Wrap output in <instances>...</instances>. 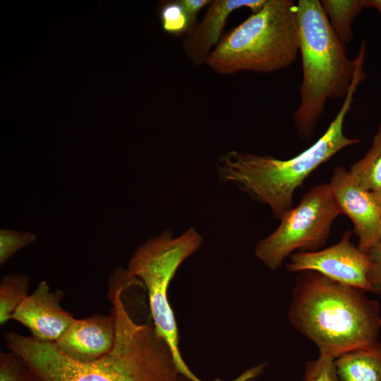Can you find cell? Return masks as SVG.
<instances>
[{
	"mask_svg": "<svg viewBox=\"0 0 381 381\" xmlns=\"http://www.w3.org/2000/svg\"><path fill=\"white\" fill-rule=\"evenodd\" d=\"M133 284L122 270L110 278L115 340L112 349L97 360L73 359L54 342L15 332L4 335L6 346L35 381H179L181 375L170 349L155 326L135 322L126 309L123 292Z\"/></svg>",
	"mask_w": 381,
	"mask_h": 381,
	"instance_id": "cell-1",
	"label": "cell"
},
{
	"mask_svg": "<svg viewBox=\"0 0 381 381\" xmlns=\"http://www.w3.org/2000/svg\"><path fill=\"white\" fill-rule=\"evenodd\" d=\"M365 292L314 271L301 272L296 277L288 318L316 345L320 356L335 359L377 341L380 308Z\"/></svg>",
	"mask_w": 381,
	"mask_h": 381,
	"instance_id": "cell-2",
	"label": "cell"
},
{
	"mask_svg": "<svg viewBox=\"0 0 381 381\" xmlns=\"http://www.w3.org/2000/svg\"><path fill=\"white\" fill-rule=\"evenodd\" d=\"M364 79L362 73H355L339 112L324 134L308 149L288 159L231 151L222 157L220 178L235 182L253 198L267 205L280 220L293 207L296 188L314 170L341 150L359 142L358 138L346 137L343 128L355 93Z\"/></svg>",
	"mask_w": 381,
	"mask_h": 381,
	"instance_id": "cell-3",
	"label": "cell"
},
{
	"mask_svg": "<svg viewBox=\"0 0 381 381\" xmlns=\"http://www.w3.org/2000/svg\"><path fill=\"white\" fill-rule=\"evenodd\" d=\"M296 13L302 81L301 99L293 119L298 134L308 140L323 114L326 102L346 96L356 60L348 58L345 46L332 29L320 1L299 0Z\"/></svg>",
	"mask_w": 381,
	"mask_h": 381,
	"instance_id": "cell-4",
	"label": "cell"
},
{
	"mask_svg": "<svg viewBox=\"0 0 381 381\" xmlns=\"http://www.w3.org/2000/svg\"><path fill=\"white\" fill-rule=\"evenodd\" d=\"M299 52L296 4L266 0L256 13L227 33L205 64L219 74L271 73L291 66Z\"/></svg>",
	"mask_w": 381,
	"mask_h": 381,
	"instance_id": "cell-5",
	"label": "cell"
},
{
	"mask_svg": "<svg viewBox=\"0 0 381 381\" xmlns=\"http://www.w3.org/2000/svg\"><path fill=\"white\" fill-rule=\"evenodd\" d=\"M202 238L193 228L173 238L169 230L149 239L131 258L126 274L142 282L147 290L154 326L164 340L180 374L191 381H199L182 358L179 335L168 288L181 264L200 248Z\"/></svg>",
	"mask_w": 381,
	"mask_h": 381,
	"instance_id": "cell-6",
	"label": "cell"
},
{
	"mask_svg": "<svg viewBox=\"0 0 381 381\" xmlns=\"http://www.w3.org/2000/svg\"><path fill=\"white\" fill-rule=\"evenodd\" d=\"M340 214L329 183L314 186L297 206L284 214L276 230L258 243L255 257L274 270L296 250H318L325 244L332 223Z\"/></svg>",
	"mask_w": 381,
	"mask_h": 381,
	"instance_id": "cell-7",
	"label": "cell"
},
{
	"mask_svg": "<svg viewBox=\"0 0 381 381\" xmlns=\"http://www.w3.org/2000/svg\"><path fill=\"white\" fill-rule=\"evenodd\" d=\"M351 233L346 231L338 243L325 249L291 255L287 270L292 272L314 271L341 284L372 291L369 257L352 244Z\"/></svg>",
	"mask_w": 381,
	"mask_h": 381,
	"instance_id": "cell-8",
	"label": "cell"
},
{
	"mask_svg": "<svg viewBox=\"0 0 381 381\" xmlns=\"http://www.w3.org/2000/svg\"><path fill=\"white\" fill-rule=\"evenodd\" d=\"M329 185L341 214L353 222L358 248L367 254L377 242L381 231V210L372 193L358 186L341 166L333 170Z\"/></svg>",
	"mask_w": 381,
	"mask_h": 381,
	"instance_id": "cell-9",
	"label": "cell"
},
{
	"mask_svg": "<svg viewBox=\"0 0 381 381\" xmlns=\"http://www.w3.org/2000/svg\"><path fill=\"white\" fill-rule=\"evenodd\" d=\"M64 295L59 290L52 291L47 282L42 281L17 308L12 319L25 326L35 339L54 343L75 320L61 306Z\"/></svg>",
	"mask_w": 381,
	"mask_h": 381,
	"instance_id": "cell-10",
	"label": "cell"
},
{
	"mask_svg": "<svg viewBox=\"0 0 381 381\" xmlns=\"http://www.w3.org/2000/svg\"><path fill=\"white\" fill-rule=\"evenodd\" d=\"M115 333L112 313L110 315H92L84 319H75L54 343L70 358L89 362L99 358L112 349Z\"/></svg>",
	"mask_w": 381,
	"mask_h": 381,
	"instance_id": "cell-11",
	"label": "cell"
},
{
	"mask_svg": "<svg viewBox=\"0 0 381 381\" xmlns=\"http://www.w3.org/2000/svg\"><path fill=\"white\" fill-rule=\"evenodd\" d=\"M266 0H214L209 4L202 21L188 33L183 41V51L195 65L205 63L218 44L221 33L231 13L249 8L253 13L258 11Z\"/></svg>",
	"mask_w": 381,
	"mask_h": 381,
	"instance_id": "cell-12",
	"label": "cell"
},
{
	"mask_svg": "<svg viewBox=\"0 0 381 381\" xmlns=\"http://www.w3.org/2000/svg\"><path fill=\"white\" fill-rule=\"evenodd\" d=\"M334 364L339 381H381V343L343 353Z\"/></svg>",
	"mask_w": 381,
	"mask_h": 381,
	"instance_id": "cell-13",
	"label": "cell"
},
{
	"mask_svg": "<svg viewBox=\"0 0 381 381\" xmlns=\"http://www.w3.org/2000/svg\"><path fill=\"white\" fill-rule=\"evenodd\" d=\"M349 173L363 189L370 193L381 190V124L373 138L371 147L351 166Z\"/></svg>",
	"mask_w": 381,
	"mask_h": 381,
	"instance_id": "cell-14",
	"label": "cell"
},
{
	"mask_svg": "<svg viewBox=\"0 0 381 381\" xmlns=\"http://www.w3.org/2000/svg\"><path fill=\"white\" fill-rule=\"evenodd\" d=\"M334 32L346 46L353 38L352 23L363 8V0L320 1Z\"/></svg>",
	"mask_w": 381,
	"mask_h": 381,
	"instance_id": "cell-15",
	"label": "cell"
},
{
	"mask_svg": "<svg viewBox=\"0 0 381 381\" xmlns=\"http://www.w3.org/2000/svg\"><path fill=\"white\" fill-rule=\"evenodd\" d=\"M29 278L18 273L5 276L0 284V324L12 319L17 308L27 297Z\"/></svg>",
	"mask_w": 381,
	"mask_h": 381,
	"instance_id": "cell-16",
	"label": "cell"
},
{
	"mask_svg": "<svg viewBox=\"0 0 381 381\" xmlns=\"http://www.w3.org/2000/svg\"><path fill=\"white\" fill-rule=\"evenodd\" d=\"M158 15L163 30L169 34L179 35L191 30L189 18L179 0L162 4Z\"/></svg>",
	"mask_w": 381,
	"mask_h": 381,
	"instance_id": "cell-17",
	"label": "cell"
},
{
	"mask_svg": "<svg viewBox=\"0 0 381 381\" xmlns=\"http://www.w3.org/2000/svg\"><path fill=\"white\" fill-rule=\"evenodd\" d=\"M36 235L28 231L3 229L0 231V264H4L17 251L36 240Z\"/></svg>",
	"mask_w": 381,
	"mask_h": 381,
	"instance_id": "cell-18",
	"label": "cell"
},
{
	"mask_svg": "<svg viewBox=\"0 0 381 381\" xmlns=\"http://www.w3.org/2000/svg\"><path fill=\"white\" fill-rule=\"evenodd\" d=\"M303 381H339L334 358L319 355L315 360L308 361Z\"/></svg>",
	"mask_w": 381,
	"mask_h": 381,
	"instance_id": "cell-19",
	"label": "cell"
},
{
	"mask_svg": "<svg viewBox=\"0 0 381 381\" xmlns=\"http://www.w3.org/2000/svg\"><path fill=\"white\" fill-rule=\"evenodd\" d=\"M31 375L23 361L11 352L1 353L0 381H30Z\"/></svg>",
	"mask_w": 381,
	"mask_h": 381,
	"instance_id": "cell-20",
	"label": "cell"
},
{
	"mask_svg": "<svg viewBox=\"0 0 381 381\" xmlns=\"http://www.w3.org/2000/svg\"><path fill=\"white\" fill-rule=\"evenodd\" d=\"M367 254L371 263L369 279L372 292L381 296V243H375Z\"/></svg>",
	"mask_w": 381,
	"mask_h": 381,
	"instance_id": "cell-21",
	"label": "cell"
},
{
	"mask_svg": "<svg viewBox=\"0 0 381 381\" xmlns=\"http://www.w3.org/2000/svg\"><path fill=\"white\" fill-rule=\"evenodd\" d=\"M189 18L191 30L195 28V21L199 12L206 5L210 4V0H179ZM190 30V31H191Z\"/></svg>",
	"mask_w": 381,
	"mask_h": 381,
	"instance_id": "cell-22",
	"label": "cell"
},
{
	"mask_svg": "<svg viewBox=\"0 0 381 381\" xmlns=\"http://www.w3.org/2000/svg\"><path fill=\"white\" fill-rule=\"evenodd\" d=\"M363 8H374L381 17V0H363Z\"/></svg>",
	"mask_w": 381,
	"mask_h": 381,
	"instance_id": "cell-23",
	"label": "cell"
},
{
	"mask_svg": "<svg viewBox=\"0 0 381 381\" xmlns=\"http://www.w3.org/2000/svg\"><path fill=\"white\" fill-rule=\"evenodd\" d=\"M372 195L377 204L378 207L381 210V190L377 192L372 193Z\"/></svg>",
	"mask_w": 381,
	"mask_h": 381,
	"instance_id": "cell-24",
	"label": "cell"
},
{
	"mask_svg": "<svg viewBox=\"0 0 381 381\" xmlns=\"http://www.w3.org/2000/svg\"><path fill=\"white\" fill-rule=\"evenodd\" d=\"M179 381H191V380H190L189 379H188L187 377L181 375Z\"/></svg>",
	"mask_w": 381,
	"mask_h": 381,
	"instance_id": "cell-25",
	"label": "cell"
},
{
	"mask_svg": "<svg viewBox=\"0 0 381 381\" xmlns=\"http://www.w3.org/2000/svg\"><path fill=\"white\" fill-rule=\"evenodd\" d=\"M377 243H381V231H380V236H379V238H378V241Z\"/></svg>",
	"mask_w": 381,
	"mask_h": 381,
	"instance_id": "cell-26",
	"label": "cell"
},
{
	"mask_svg": "<svg viewBox=\"0 0 381 381\" xmlns=\"http://www.w3.org/2000/svg\"><path fill=\"white\" fill-rule=\"evenodd\" d=\"M30 381H35V380H34L32 379V377H31V380H30Z\"/></svg>",
	"mask_w": 381,
	"mask_h": 381,
	"instance_id": "cell-27",
	"label": "cell"
}]
</instances>
